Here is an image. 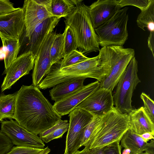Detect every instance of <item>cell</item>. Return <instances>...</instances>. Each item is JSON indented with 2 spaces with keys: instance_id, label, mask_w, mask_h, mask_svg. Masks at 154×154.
<instances>
[{
  "instance_id": "cell-10",
  "label": "cell",
  "mask_w": 154,
  "mask_h": 154,
  "mask_svg": "<svg viewBox=\"0 0 154 154\" xmlns=\"http://www.w3.org/2000/svg\"><path fill=\"white\" fill-rule=\"evenodd\" d=\"M1 123L0 131L9 138L14 145L35 149L44 148L43 141L37 135L29 131L16 120H3Z\"/></svg>"
},
{
  "instance_id": "cell-19",
  "label": "cell",
  "mask_w": 154,
  "mask_h": 154,
  "mask_svg": "<svg viewBox=\"0 0 154 154\" xmlns=\"http://www.w3.org/2000/svg\"><path fill=\"white\" fill-rule=\"evenodd\" d=\"M86 79L80 78L59 83L49 91L52 100L59 101L83 86Z\"/></svg>"
},
{
  "instance_id": "cell-18",
  "label": "cell",
  "mask_w": 154,
  "mask_h": 154,
  "mask_svg": "<svg viewBox=\"0 0 154 154\" xmlns=\"http://www.w3.org/2000/svg\"><path fill=\"white\" fill-rule=\"evenodd\" d=\"M128 115L130 119L129 129L132 131L139 135L146 133L154 135V123L145 112L143 106L133 109Z\"/></svg>"
},
{
  "instance_id": "cell-8",
  "label": "cell",
  "mask_w": 154,
  "mask_h": 154,
  "mask_svg": "<svg viewBox=\"0 0 154 154\" xmlns=\"http://www.w3.org/2000/svg\"><path fill=\"white\" fill-rule=\"evenodd\" d=\"M69 114V127L65 152L67 154H74L81 147L85 128L93 116L86 111L78 108H75Z\"/></svg>"
},
{
  "instance_id": "cell-3",
  "label": "cell",
  "mask_w": 154,
  "mask_h": 154,
  "mask_svg": "<svg viewBox=\"0 0 154 154\" xmlns=\"http://www.w3.org/2000/svg\"><path fill=\"white\" fill-rule=\"evenodd\" d=\"M99 52V66L105 75L99 88L112 92L131 60L135 56V51L133 49L122 46H110L102 47Z\"/></svg>"
},
{
  "instance_id": "cell-36",
  "label": "cell",
  "mask_w": 154,
  "mask_h": 154,
  "mask_svg": "<svg viewBox=\"0 0 154 154\" xmlns=\"http://www.w3.org/2000/svg\"><path fill=\"white\" fill-rule=\"evenodd\" d=\"M147 42L148 46L154 57V32H150Z\"/></svg>"
},
{
  "instance_id": "cell-17",
  "label": "cell",
  "mask_w": 154,
  "mask_h": 154,
  "mask_svg": "<svg viewBox=\"0 0 154 154\" xmlns=\"http://www.w3.org/2000/svg\"><path fill=\"white\" fill-rule=\"evenodd\" d=\"M60 19L53 17L45 20L35 28L28 39L29 50L36 57L39 49L47 35L53 32Z\"/></svg>"
},
{
  "instance_id": "cell-27",
  "label": "cell",
  "mask_w": 154,
  "mask_h": 154,
  "mask_svg": "<svg viewBox=\"0 0 154 154\" xmlns=\"http://www.w3.org/2000/svg\"><path fill=\"white\" fill-rule=\"evenodd\" d=\"M90 58L86 57L82 52L75 50L65 55L59 62L55 64L59 68H63L79 63Z\"/></svg>"
},
{
  "instance_id": "cell-20",
  "label": "cell",
  "mask_w": 154,
  "mask_h": 154,
  "mask_svg": "<svg viewBox=\"0 0 154 154\" xmlns=\"http://www.w3.org/2000/svg\"><path fill=\"white\" fill-rule=\"evenodd\" d=\"M121 146L130 150V154H142L149 147L151 142H146L139 135L129 129L121 140Z\"/></svg>"
},
{
  "instance_id": "cell-9",
  "label": "cell",
  "mask_w": 154,
  "mask_h": 154,
  "mask_svg": "<svg viewBox=\"0 0 154 154\" xmlns=\"http://www.w3.org/2000/svg\"><path fill=\"white\" fill-rule=\"evenodd\" d=\"M51 0H25L23 8L24 12L25 35L29 38L36 27L46 19L53 17Z\"/></svg>"
},
{
  "instance_id": "cell-5",
  "label": "cell",
  "mask_w": 154,
  "mask_h": 154,
  "mask_svg": "<svg viewBox=\"0 0 154 154\" xmlns=\"http://www.w3.org/2000/svg\"><path fill=\"white\" fill-rule=\"evenodd\" d=\"M82 1L66 17L65 23L74 34L80 51L97 52L100 50L97 35L90 20L88 6Z\"/></svg>"
},
{
  "instance_id": "cell-35",
  "label": "cell",
  "mask_w": 154,
  "mask_h": 154,
  "mask_svg": "<svg viewBox=\"0 0 154 154\" xmlns=\"http://www.w3.org/2000/svg\"><path fill=\"white\" fill-rule=\"evenodd\" d=\"M19 7L15 8L8 0H0V15L5 14L16 11Z\"/></svg>"
},
{
  "instance_id": "cell-13",
  "label": "cell",
  "mask_w": 154,
  "mask_h": 154,
  "mask_svg": "<svg viewBox=\"0 0 154 154\" xmlns=\"http://www.w3.org/2000/svg\"><path fill=\"white\" fill-rule=\"evenodd\" d=\"M56 33L49 34L42 43L36 57L32 75V85L37 87L52 66L50 57L51 46Z\"/></svg>"
},
{
  "instance_id": "cell-31",
  "label": "cell",
  "mask_w": 154,
  "mask_h": 154,
  "mask_svg": "<svg viewBox=\"0 0 154 154\" xmlns=\"http://www.w3.org/2000/svg\"><path fill=\"white\" fill-rule=\"evenodd\" d=\"M151 0H119V5L120 8L131 5L139 8L141 11L146 9Z\"/></svg>"
},
{
  "instance_id": "cell-25",
  "label": "cell",
  "mask_w": 154,
  "mask_h": 154,
  "mask_svg": "<svg viewBox=\"0 0 154 154\" xmlns=\"http://www.w3.org/2000/svg\"><path fill=\"white\" fill-rule=\"evenodd\" d=\"M137 26L145 31L146 28L150 32H154V0H151L147 7L141 11L136 20Z\"/></svg>"
},
{
  "instance_id": "cell-28",
  "label": "cell",
  "mask_w": 154,
  "mask_h": 154,
  "mask_svg": "<svg viewBox=\"0 0 154 154\" xmlns=\"http://www.w3.org/2000/svg\"><path fill=\"white\" fill-rule=\"evenodd\" d=\"M63 33L65 56L72 51L76 50L78 45L75 35L69 26H66Z\"/></svg>"
},
{
  "instance_id": "cell-16",
  "label": "cell",
  "mask_w": 154,
  "mask_h": 154,
  "mask_svg": "<svg viewBox=\"0 0 154 154\" xmlns=\"http://www.w3.org/2000/svg\"><path fill=\"white\" fill-rule=\"evenodd\" d=\"M119 0H98L88 6L90 20L95 29L111 18L121 9Z\"/></svg>"
},
{
  "instance_id": "cell-14",
  "label": "cell",
  "mask_w": 154,
  "mask_h": 154,
  "mask_svg": "<svg viewBox=\"0 0 154 154\" xmlns=\"http://www.w3.org/2000/svg\"><path fill=\"white\" fill-rule=\"evenodd\" d=\"M98 81L84 85L53 105L55 111L60 116L69 114L78 104L100 87Z\"/></svg>"
},
{
  "instance_id": "cell-15",
  "label": "cell",
  "mask_w": 154,
  "mask_h": 154,
  "mask_svg": "<svg viewBox=\"0 0 154 154\" xmlns=\"http://www.w3.org/2000/svg\"><path fill=\"white\" fill-rule=\"evenodd\" d=\"M25 29L23 7L6 14L0 15V34L20 40Z\"/></svg>"
},
{
  "instance_id": "cell-6",
  "label": "cell",
  "mask_w": 154,
  "mask_h": 154,
  "mask_svg": "<svg viewBox=\"0 0 154 154\" xmlns=\"http://www.w3.org/2000/svg\"><path fill=\"white\" fill-rule=\"evenodd\" d=\"M125 7L117 11L109 20L94 29L99 45L122 46L128 39V10Z\"/></svg>"
},
{
  "instance_id": "cell-26",
  "label": "cell",
  "mask_w": 154,
  "mask_h": 154,
  "mask_svg": "<svg viewBox=\"0 0 154 154\" xmlns=\"http://www.w3.org/2000/svg\"><path fill=\"white\" fill-rule=\"evenodd\" d=\"M64 33L56 34L51 45L50 57L52 65L58 63L64 56Z\"/></svg>"
},
{
  "instance_id": "cell-11",
  "label": "cell",
  "mask_w": 154,
  "mask_h": 154,
  "mask_svg": "<svg viewBox=\"0 0 154 154\" xmlns=\"http://www.w3.org/2000/svg\"><path fill=\"white\" fill-rule=\"evenodd\" d=\"M112 92L107 89L99 88L75 108L83 109L93 116L101 117L114 107Z\"/></svg>"
},
{
  "instance_id": "cell-37",
  "label": "cell",
  "mask_w": 154,
  "mask_h": 154,
  "mask_svg": "<svg viewBox=\"0 0 154 154\" xmlns=\"http://www.w3.org/2000/svg\"><path fill=\"white\" fill-rule=\"evenodd\" d=\"M139 135L146 142L150 140L154 139V135L150 133H146Z\"/></svg>"
},
{
  "instance_id": "cell-7",
  "label": "cell",
  "mask_w": 154,
  "mask_h": 154,
  "mask_svg": "<svg viewBox=\"0 0 154 154\" xmlns=\"http://www.w3.org/2000/svg\"><path fill=\"white\" fill-rule=\"evenodd\" d=\"M138 62L134 56L131 60L117 84L112 95L114 105L120 112L129 114L133 109L131 98L138 84Z\"/></svg>"
},
{
  "instance_id": "cell-23",
  "label": "cell",
  "mask_w": 154,
  "mask_h": 154,
  "mask_svg": "<svg viewBox=\"0 0 154 154\" xmlns=\"http://www.w3.org/2000/svg\"><path fill=\"white\" fill-rule=\"evenodd\" d=\"M17 92L0 95V121L3 119H13L16 105Z\"/></svg>"
},
{
  "instance_id": "cell-12",
  "label": "cell",
  "mask_w": 154,
  "mask_h": 154,
  "mask_svg": "<svg viewBox=\"0 0 154 154\" xmlns=\"http://www.w3.org/2000/svg\"><path fill=\"white\" fill-rule=\"evenodd\" d=\"M35 57L30 51H27L18 57L4 72L6 75L1 86L2 92L11 88L22 77L28 74L34 68Z\"/></svg>"
},
{
  "instance_id": "cell-40",
  "label": "cell",
  "mask_w": 154,
  "mask_h": 154,
  "mask_svg": "<svg viewBox=\"0 0 154 154\" xmlns=\"http://www.w3.org/2000/svg\"><path fill=\"white\" fill-rule=\"evenodd\" d=\"M74 154H90L89 149L85 147L81 151H77Z\"/></svg>"
},
{
  "instance_id": "cell-29",
  "label": "cell",
  "mask_w": 154,
  "mask_h": 154,
  "mask_svg": "<svg viewBox=\"0 0 154 154\" xmlns=\"http://www.w3.org/2000/svg\"><path fill=\"white\" fill-rule=\"evenodd\" d=\"M140 97L143 102L144 109L152 121L154 123V102L144 92H142Z\"/></svg>"
},
{
  "instance_id": "cell-24",
  "label": "cell",
  "mask_w": 154,
  "mask_h": 154,
  "mask_svg": "<svg viewBox=\"0 0 154 154\" xmlns=\"http://www.w3.org/2000/svg\"><path fill=\"white\" fill-rule=\"evenodd\" d=\"M69 127L68 121L61 119L52 127L40 134L39 137L43 142L48 143L53 140L62 137L68 131Z\"/></svg>"
},
{
  "instance_id": "cell-22",
  "label": "cell",
  "mask_w": 154,
  "mask_h": 154,
  "mask_svg": "<svg viewBox=\"0 0 154 154\" xmlns=\"http://www.w3.org/2000/svg\"><path fill=\"white\" fill-rule=\"evenodd\" d=\"M82 0H51V8L53 17L59 18L66 17L74 10L77 4Z\"/></svg>"
},
{
  "instance_id": "cell-21",
  "label": "cell",
  "mask_w": 154,
  "mask_h": 154,
  "mask_svg": "<svg viewBox=\"0 0 154 154\" xmlns=\"http://www.w3.org/2000/svg\"><path fill=\"white\" fill-rule=\"evenodd\" d=\"M3 47L5 48L6 54L4 59L5 72L17 57L21 47L20 40L5 36L0 34Z\"/></svg>"
},
{
  "instance_id": "cell-32",
  "label": "cell",
  "mask_w": 154,
  "mask_h": 154,
  "mask_svg": "<svg viewBox=\"0 0 154 154\" xmlns=\"http://www.w3.org/2000/svg\"><path fill=\"white\" fill-rule=\"evenodd\" d=\"M11 140L0 131V154H5L13 147Z\"/></svg>"
},
{
  "instance_id": "cell-4",
  "label": "cell",
  "mask_w": 154,
  "mask_h": 154,
  "mask_svg": "<svg viewBox=\"0 0 154 154\" xmlns=\"http://www.w3.org/2000/svg\"><path fill=\"white\" fill-rule=\"evenodd\" d=\"M105 77L103 72L100 66L97 55L64 68H60L56 64L53 65L38 87L39 89L45 90L62 82L80 78H94L100 83Z\"/></svg>"
},
{
  "instance_id": "cell-30",
  "label": "cell",
  "mask_w": 154,
  "mask_h": 154,
  "mask_svg": "<svg viewBox=\"0 0 154 154\" xmlns=\"http://www.w3.org/2000/svg\"><path fill=\"white\" fill-rule=\"evenodd\" d=\"M100 117L93 116L90 123L85 127L81 141V147L85 146L94 128L100 120Z\"/></svg>"
},
{
  "instance_id": "cell-38",
  "label": "cell",
  "mask_w": 154,
  "mask_h": 154,
  "mask_svg": "<svg viewBox=\"0 0 154 154\" xmlns=\"http://www.w3.org/2000/svg\"><path fill=\"white\" fill-rule=\"evenodd\" d=\"M90 154H102V148L89 149Z\"/></svg>"
},
{
  "instance_id": "cell-2",
  "label": "cell",
  "mask_w": 154,
  "mask_h": 154,
  "mask_svg": "<svg viewBox=\"0 0 154 154\" xmlns=\"http://www.w3.org/2000/svg\"><path fill=\"white\" fill-rule=\"evenodd\" d=\"M130 122L128 114L120 113L114 107L101 117L85 148H101L114 142H120L130 128Z\"/></svg>"
},
{
  "instance_id": "cell-42",
  "label": "cell",
  "mask_w": 154,
  "mask_h": 154,
  "mask_svg": "<svg viewBox=\"0 0 154 154\" xmlns=\"http://www.w3.org/2000/svg\"><path fill=\"white\" fill-rule=\"evenodd\" d=\"M50 149L47 146L43 149L42 151L38 154H48L50 152Z\"/></svg>"
},
{
  "instance_id": "cell-1",
  "label": "cell",
  "mask_w": 154,
  "mask_h": 154,
  "mask_svg": "<svg viewBox=\"0 0 154 154\" xmlns=\"http://www.w3.org/2000/svg\"><path fill=\"white\" fill-rule=\"evenodd\" d=\"M61 118L38 87L23 85L17 92L13 119L29 131L39 134Z\"/></svg>"
},
{
  "instance_id": "cell-44",
  "label": "cell",
  "mask_w": 154,
  "mask_h": 154,
  "mask_svg": "<svg viewBox=\"0 0 154 154\" xmlns=\"http://www.w3.org/2000/svg\"><path fill=\"white\" fill-rule=\"evenodd\" d=\"M64 154H67V153H66V152H64Z\"/></svg>"
},
{
  "instance_id": "cell-43",
  "label": "cell",
  "mask_w": 154,
  "mask_h": 154,
  "mask_svg": "<svg viewBox=\"0 0 154 154\" xmlns=\"http://www.w3.org/2000/svg\"><path fill=\"white\" fill-rule=\"evenodd\" d=\"M130 150L128 149L124 148L123 150L122 154H130Z\"/></svg>"
},
{
  "instance_id": "cell-33",
  "label": "cell",
  "mask_w": 154,
  "mask_h": 154,
  "mask_svg": "<svg viewBox=\"0 0 154 154\" xmlns=\"http://www.w3.org/2000/svg\"><path fill=\"white\" fill-rule=\"evenodd\" d=\"M43 149L17 146L13 147L9 152L5 154H38Z\"/></svg>"
},
{
  "instance_id": "cell-34",
  "label": "cell",
  "mask_w": 154,
  "mask_h": 154,
  "mask_svg": "<svg viewBox=\"0 0 154 154\" xmlns=\"http://www.w3.org/2000/svg\"><path fill=\"white\" fill-rule=\"evenodd\" d=\"M120 141H116L102 148V154H121Z\"/></svg>"
},
{
  "instance_id": "cell-41",
  "label": "cell",
  "mask_w": 154,
  "mask_h": 154,
  "mask_svg": "<svg viewBox=\"0 0 154 154\" xmlns=\"http://www.w3.org/2000/svg\"><path fill=\"white\" fill-rule=\"evenodd\" d=\"M142 154H154V146H150L147 150Z\"/></svg>"
},
{
  "instance_id": "cell-39",
  "label": "cell",
  "mask_w": 154,
  "mask_h": 154,
  "mask_svg": "<svg viewBox=\"0 0 154 154\" xmlns=\"http://www.w3.org/2000/svg\"><path fill=\"white\" fill-rule=\"evenodd\" d=\"M6 54V51L5 48L2 47L0 48V60L4 59Z\"/></svg>"
}]
</instances>
